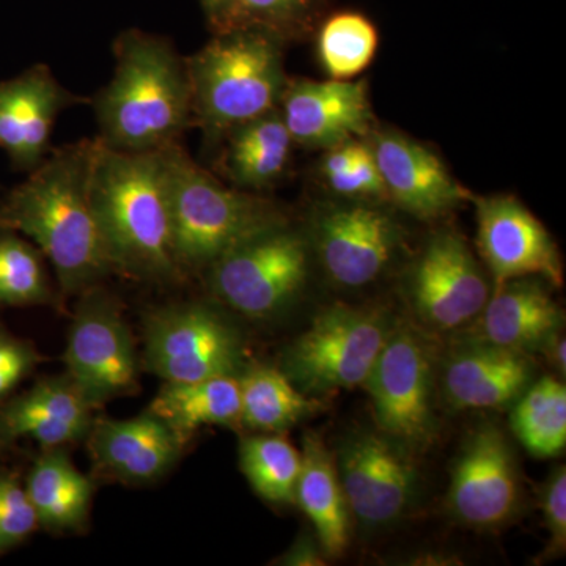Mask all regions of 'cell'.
<instances>
[{
  "instance_id": "9c48e42d",
  "label": "cell",
  "mask_w": 566,
  "mask_h": 566,
  "mask_svg": "<svg viewBox=\"0 0 566 566\" xmlns=\"http://www.w3.org/2000/svg\"><path fill=\"white\" fill-rule=\"evenodd\" d=\"M370 395L378 431L409 450L433 442V365L417 331L394 324L363 385Z\"/></svg>"
},
{
  "instance_id": "f546056e",
  "label": "cell",
  "mask_w": 566,
  "mask_h": 566,
  "mask_svg": "<svg viewBox=\"0 0 566 566\" xmlns=\"http://www.w3.org/2000/svg\"><path fill=\"white\" fill-rule=\"evenodd\" d=\"M329 6L331 0H233L219 32L256 31L281 43L301 40L318 29Z\"/></svg>"
},
{
  "instance_id": "e0dca14e",
  "label": "cell",
  "mask_w": 566,
  "mask_h": 566,
  "mask_svg": "<svg viewBox=\"0 0 566 566\" xmlns=\"http://www.w3.org/2000/svg\"><path fill=\"white\" fill-rule=\"evenodd\" d=\"M387 199L419 219H436L455 210L472 196L450 175L444 163L400 133H378L371 140Z\"/></svg>"
},
{
  "instance_id": "8992f818",
  "label": "cell",
  "mask_w": 566,
  "mask_h": 566,
  "mask_svg": "<svg viewBox=\"0 0 566 566\" xmlns=\"http://www.w3.org/2000/svg\"><path fill=\"white\" fill-rule=\"evenodd\" d=\"M392 327L386 312L331 305L289 346L282 371L311 397L363 386Z\"/></svg>"
},
{
  "instance_id": "ac0fdd59",
  "label": "cell",
  "mask_w": 566,
  "mask_h": 566,
  "mask_svg": "<svg viewBox=\"0 0 566 566\" xmlns=\"http://www.w3.org/2000/svg\"><path fill=\"white\" fill-rule=\"evenodd\" d=\"M74 99L44 65L0 82V148L17 170L32 172L50 148L52 128Z\"/></svg>"
},
{
  "instance_id": "e575fe53",
  "label": "cell",
  "mask_w": 566,
  "mask_h": 566,
  "mask_svg": "<svg viewBox=\"0 0 566 566\" xmlns=\"http://www.w3.org/2000/svg\"><path fill=\"white\" fill-rule=\"evenodd\" d=\"M542 510L551 539L546 557H558L566 549V471L558 465L542 490Z\"/></svg>"
},
{
  "instance_id": "6da1fadb",
  "label": "cell",
  "mask_w": 566,
  "mask_h": 566,
  "mask_svg": "<svg viewBox=\"0 0 566 566\" xmlns=\"http://www.w3.org/2000/svg\"><path fill=\"white\" fill-rule=\"evenodd\" d=\"M98 139L63 147L0 205V230L31 238L50 259L63 293H82L114 270L92 208Z\"/></svg>"
},
{
  "instance_id": "7a4b0ae2",
  "label": "cell",
  "mask_w": 566,
  "mask_h": 566,
  "mask_svg": "<svg viewBox=\"0 0 566 566\" xmlns=\"http://www.w3.org/2000/svg\"><path fill=\"white\" fill-rule=\"evenodd\" d=\"M91 199L114 270L155 281L180 273L159 150H114L98 139Z\"/></svg>"
},
{
  "instance_id": "ba28073f",
  "label": "cell",
  "mask_w": 566,
  "mask_h": 566,
  "mask_svg": "<svg viewBox=\"0 0 566 566\" xmlns=\"http://www.w3.org/2000/svg\"><path fill=\"white\" fill-rule=\"evenodd\" d=\"M145 367L166 382L238 376L244 370V345L210 305H172L145 319Z\"/></svg>"
},
{
  "instance_id": "5bb4252c",
  "label": "cell",
  "mask_w": 566,
  "mask_h": 566,
  "mask_svg": "<svg viewBox=\"0 0 566 566\" xmlns=\"http://www.w3.org/2000/svg\"><path fill=\"white\" fill-rule=\"evenodd\" d=\"M447 501L452 515L471 527H499L517 512L516 458L494 424H480L465 439L453 464Z\"/></svg>"
},
{
  "instance_id": "d4e9b609",
  "label": "cell",
  "mask_w": 566,
  "mask_h": 566,
  "mask_svg": "<svg viewBox=\"0 0 566 566\" xmlns=\"http://www.w3.org/2000/svg\"><path fill=\"white\" fill-rule=\"evenodd\" d=\"M148 411L177 434L181 444L199 428L240 422L238 376H216L193 382H166Z\"/></svg>"
},
{
  "instance_id": "ffe728a7",
  "label": "cell",
  "mask_w": 566,
  "mask_h": 566,
  "mask_svg": "<svg viewBox=\"0 0 566 566\" xmlns=\"http://www.w3.org/2000/svg\"><path fill=\"white\" fill-rule=\"evenodd\" d=\"M180 439L147 411L126 420H99L92 430V453L103 471L125 482H153L180 455Z\"/></svg>"
},
{
  "instance_id": "1f68e13d",
  "label": "cell",
  "mask_w": 566,
  "mask_h": 566,
  "mask_svg": "<svg viewBox=\"0 0 566 566\" xmlns=\"http://www.w3.org/2000/svg\"><path fill=\"white\" fill-rule=\"evenodd\" d=\"M48 297L50 285L39 252L10 232L0 234V304H39Z\"/></svg>"
},
{
  "instance_id": "d6a6232c",
  "label": "cell",
  "mask_w": 566,
  "mask_h": 566,
  "mask_svg": "<svg viewBox=\"0 0 566 566\" xmlns=\"http://www.w3.org/2000/svg\"><path fill=\"white\" fill-rule=\"evenodd\" d=\"M39 520L28 491L13 476L0 474V553L35 531Z\"/></svg>"
},
{
  "instance_id": "277c9868",
  "label": "cell",
  "mask_w": 566,
  "mask_h": 566,
  "mask_svg": "<svg viewBox=\"0 0 566 566\" xmlns=\"http://www.w3.org/2000/svg\"><path fill=\"white\" fill-rule=\"evenodd\" d=\"M282 48L262 32H219L185 59L203 144H219L237 126L279 107L289 82Z\"/></svg>"
},
{
  "instance_id": "4fadbf2b",
  "label": "cell",
  "mask_w": 566,
  "mask_h": 566,
  "mask_svg": "<svg viewBox=\"0 0 566 566\" xmlns=\"http://www.w3.org/2000/svg\"><path fill=\"white\" fill-rule=\"evenodd\" d=\"M491 290L468 243L455 232L436 233L408 279V297L420 322L457 329L482 314Z\"/></svg>"
},
{
  "instance_id": "8fae6325",
  "label": "cell",
  "mask_w": 566,
  "mask_h": 566,
  "mask_svg": "<svg viewBox=\"0 0 566 566\" xmlns=\"http://www.w3.org/2000/svg\"><path fill=\"white\" fill-rule=\"evenodd\" d=\"M409 452L381 431H359L342 442L335 464L349 513L363 526H389L415 504L419 471Z\"/></svg>"
},
{
  "instance_id": "d6986e66",
  "label": "cell",
  "mask_w": 566,
  "mask_h": 566,
  "mask_svg": "<svg viewBox=\"0 0 566 566\" xmlns=\"http://www.w3.org/2000/svg\"><path fill=\"white\" fill-rule=\"evenodd\" d=\"M527 353L475 342L458 349L442 368V390L452 408L495 409L515 403L534 382Z\"/></svg>"
},
{
  "instance_id": "f35d334b",
  "label": "cell",
  "mask_w": 566,
  "mask_h": 566,
  "mask_svg": "<svg viewBox=\"0 0 566 566\" xmlns=\"http://www.w3.org/2000/svg\"><path fill=\"white\" fill-rule=\"evenodd\" d=\"M232 3L233 0H200L205 18H207L212 32L221 31L227 14L232 9Z\"/></svg>"
},
{
  "instance_id": "8d00e7d4",
  "label": "cell",
  "mask_w": 566,
  "mask_h": 566,
  "mask_svg": "<svg viewBox=\"0 0 566 566\" xmlns=\"http://www.w3.org/2000/svg\"><path fill=\"white\" fill-rule=\"evenodd\" d=\"M323 549L319 543L311 536H303L292 546V549L282 557V565L293 566H319L326 565L323 557Z\"/></svg>"
},
{
  "instance_id": "cb8c5ba5",
  "label": "cell",
  "mask_w": 566,
  "mask_h": 566,
  "mask_svg": "<svg viewBox=\"0 0 566 566\" xmlns=\"http://www.w3.org/2000/svg\"><path fill=\"white\" fill-rule=\"evenodd\" d=\"M223 166L244 189L270 188L285 172L294 144L279 107L227 134Z\"/></svg>"
},
{
  "instance_id": "836d02e7",
  "label": "cell",
  "mask_w": 566,
  "mask_h": 566,
  "mask_svg": "<svg viewBox=\"0 0 566 566\" xmlns=\"http://www.w3.org/2000/svg\"><path fill=\"white\" fill-rule=\"evenodd\" d=\"M326 182L331 191L349 200L371 202V200L387 199L385 182L376 166L370 145L365 147L363 155L353 164L352 169Z\"/></svg>"
},
{
  "instance_id": "4dcf8cb0",
  "label": "cell",
  "mask_w": 566,
  "mask_h": 566,
  "mask_svg": "<svg viewBox=\"0 0 566 566\" xmlns=\"http://www.w3.org/2000/svg\"><path fill=\"white\" fill-rule=\"evenodd\" d=\"M241 469L253 491L273 504H296L301 452L282 436H253L240 447Z\"/></svg>"
},
{
  "instance_id": "2e32d148",
  "label": "cell",
  "mask_w": 566,
  "mask_h": 566,
  "mask_svg": "<svg viewBox=\"0 0 566 566\" xmlns=\"http://www.w3.org/2000/svg\"><path fill=\"white\" fill-rule=\"evenodd\" d=\"M279 106L293 142L308 148L357 140L374 123L365 81H289Z\"/></svg>"
},
{
  "instance_id": "4316f807",
  "label": "cell",
  "mask_w": 566,
  "mask_h": 566,
  "mask_svg": "<svg viewBox=\"0 0 566 566\" xmlns=\"http://www.w3.org/2000/svg\"><path fill=\"white\" fill-rule=\"evenodd\" d=\"M241 395L240 422L263 433L286 430L307 419L323 405L301 392L277 368L252 365L238 375Z\"/></svg>"
},
{
  "instance_id": "30bf717a",
  "label": "cell",
  "mask_w": 566,
  "mask_h": 566,
  "mask_svg": "<svg viewBox=\"0 0 566 566\" xmlns=\"http://www.w3.org/2000/svg\"><path fill=\"white\" fill-rule=\"evenodd\" d=\"M82 293L66 344V376L95 409L133 392L137 356L117 301L92 286Z\"/></svg>"
},
{
  "instance_id": "74e56055",
  "label": "cell",
  "mask_w": 566,
  "mask_h": 566,
  "mask_svg": "<svg viewBox=\"0 0 566 566\" xmlns=\"http://www.w3.org/2000/svg\"><path fill=\"white\" fill-rule=\"evenodd\" d=\"M539 352L546 354L547 360L551 365L560 374L565 376L566 371V356H565V335L560 333V329L556 334L551 335L547 338L545 345L539 348Z\"/></svg>"
},
{
  "instance_id": "603a6c76",
  "label": "cell",
  "mask_w": 566,
  "mask_h": 566,
  "mask_svg": "<svg viewBox=\"0 0 566 566\" xmlns=\"http://www.w3.org/2000/svg\"><path fill=\"white\" fill-rule=\"evenodd\" d=\"M296 504L316 532L324 556L342 557L349 545V509L337 464L314 434L304 438Z\"/></svg>"
},
{
  "instance_id": "7402d4cb",
  "label": "cell",
  "mask_w": 566,
  "mask_h": 566,
  "mask_svg": "<svg viewBox=\"0 0 566 566\" xmlns=\"http://www.w3.org/2000/svg\"><path fill=\"white\" fill-rule=\"evenodd\" d=\"M91 412L69 376L46 379L0 411V441L31 438L46 447L70 444L91 430Z\"/></svg>"
},
{
  "instance_id": "f1b7e54d",
  "label": "cell",
  "mask_w": 566,
  "mask_h": 566,
  "mask_svg": "<svg viewBox=\"0 0 566 566\" xmlns=\"http://www.w3.org/2000/svg\"><path fill=\"white\" fill-rule=\"evenodd\" d=\"M315 32L319 62L331 80L352 81L359 76L378 50L376 25L360 11L326 14Z\"/></svg>"
},
{
  "instance_id": "3957f363",
  "label": "cell",
  "mask_w": 566,
  "mask_h": 566,
  "mask_svg": "<svg viewBox=\"0 0 566 566\" xmlns=\"http://www.w3.org/2000/svg\"><path fill=\"white\" fill-rule=\"evenodd\" d=\"M99 137L122 151H155L193 123L185 59L169 41L140 31L115 41V71L95 102Z\"/></svg>"
},
{
  "instance_id": "52a82bcc",
  "label": "cell",
  "mask_w": 566,
  "mask_h": 566,
  "mask_svg": "<svg viewBox=\"0 0 566 566\" xmlns=\"http://www.w3.org/2000/svg\"><path fill=\"white\" fill-rule=\"evenodd\" d=\"M208 270L223 303L249 318H270L303 292L308 241L283 223L237 245Z\"/></svg>"
},
{
  "instance_id": "83f0119b",
  "label": "cell",
  "mask_w": 566,
  "mask_h": 566,
  "mask_svg": "<svg viewBox=\"0 0 566 566\" xmlns=\"http://www.w3.org/2000/svg\"><path fill=\"white\" fill-rule=\"evenodd\" d=\"M513 433L536 458L560 455L566 446V387L554 376L532 382L515 401Z\"/></svg>"
},
{
  "instance_id": "484cf974",
  "label": "cell",
  "mask_w": 566,
  "mask_h": 566,
  "mask_svg": "<svg viewBox=\"0 0 566 566\" xmlns=\"http://www.w3.org/2000/svg\"><path fill=\"white\" fill-rule=\"evenodd\" d=\"M25 491L41 526L52 531H73L87 521L92 483L74 468L62 450L52 447L36 460Z\"/></svg>"
},
{
  "instance_id": "7c38bea8",
  "label": "cell",
  "mask_w": 566,
  "mask_h": 566,
  "mask_svg": "<svg viewBox=\"0 0 566 566\" xmlns=\"http://www.w3.org/2000/svg\"><path fill=\"white\" fill-rule=\"evenodd\" d=\"M312 243L335 285L363 289L394 262L403 244V229L381 208L353 200L316 212Z\"/></svg>"
},
{
  "instance_id": "d590c367",
  "label": "cell",
  "mask_w": 566,
  "mask_h": 566,
  "mask_svg": "<svg viewBox=\"0 0 566 566\" xmlns=\"http://www.w3.org/2000/svg\"><path fill=\"white\" fill-rule=\"evenodd\" d=\"M35 363L36 356L31 346L0 334V398L31 374Z\"/></svg>"
},
{
  "instance_id": "5b68a950",
  "label": "cell",
  "mask_w": 566,
  "mask_h": 566,
  "mask_svg": "<svg viewBox=\"0 0 566 566\" xmlns=\"http://www.w3.org/2000/svg\"><path fill=\"white\" fill-rule=\"evenodd\" d=\"M169 189L175 260L181 270L210 268L237 245L283 226L270 200L233 191L189 158L177 142L159 148Z\"/></svg>"
},
{
  "instance_id": "9a60e30c",
  "label": "cell",
  "mask_w": 566,
  "mask_h": 566,
  "mask_svg": "<svg viewBox=\"0 0 566 566\" xmlns=\"http://www.w3.org/2000/svg\"><path fill=\"white\" fill-rule=\"evenodd\" d=\"M476 244L495 285L520 277H539L562 286L564 266L553 237L516 197L475 200Z\"/></svg>"
},
{
  "instance_id": "44dd1931",
  "label": "cell",
  "mask_w": 566,
  "mask_h": 566,
  "mask_svg": "<svg viewBox=\"0 0 566 566\" xmlns=\"http://www.w3.org/2000/svg\"><path fill=\"white\" fill-rule=\"evenodd\" d=\"M539 277L512 279L495 285L480 314V338L486 344L531 353L562 326V312Z\"/></svg>"
}]
</instances>
